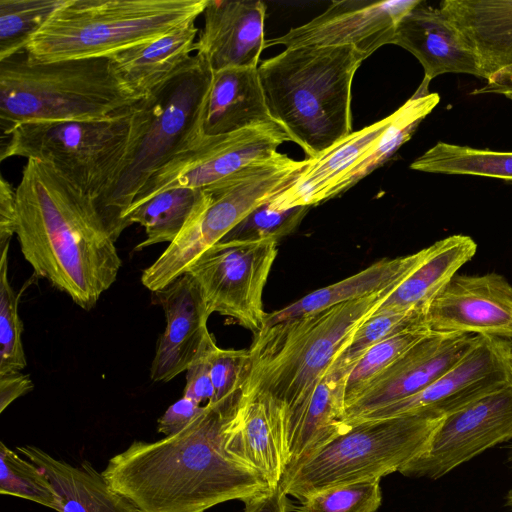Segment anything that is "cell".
I'll list each match as a JSON object with an SVG mask.
<instances>
[{
  "instance_id": "6da1fadb",
  "label": "cell",
  "mask_w": 512,
  "mask_h": 512,
  "mask_svg": "<svg viewBox=\"0 0 512 512\" xmlns=\"http://www.w3.org/2000/svg\"><path fill=\"white\" fill-rule=\"evenodd\" d=\"M243 396L208 404L175 434L154 442L134 441L108 461L103 476L140 512H204L266 492L267 481L225 448V426Z\"/></svg>"
},
{
  "instance_id": "7a4b0ae2",
  "label": "cell",
  "mask_w": 512,
  "mask_h": 512,
  "mask_svg": "<svg viewBox=\"0 0 512 512\" xmlns=\"http://www.w3.org/2000/svg\"><path fill=\"white\" fill-rule=\"evenodd\" d=\"M15 234L34 274L84 310L116 281L122 262L94 199L50 164L23 167Z\"/></svg>"
},
{
  "instance_id": "3957f363",
  "label": "cell",
  "mask_w": 512,
  "mask_h": 512,
  "mask_svg": "<svg viewBox=\"0 0 512 512\" xmlns=\"http://www.w3.org/2000/svg\"><path fill=\"white\" fill-rule=\"evenodd\" d=\"M364 59L351 45L304 46L286 48L258 66L272 119L307 159L352 133L351 86Z\"/></svg>"
},
{
  "instance_id": "277c9868",
  "label": "cell",
  "mask_w": 512,
  "mask_h": 512,
  "mask_svg": "<svg viewBox=\"0 0 512 512\" xmlns=\"http://www.w3.org/2000/svg\"><path fill=\"white\" fill-rule=\"evenodd\" d=\"M212 76L208 61L196 53L177 74L132 107L123 157L95 199L115 241L126 229L125 213L150 178L202 136Z\"/></svg>"
},
{
  "instance_id": "5b68a950",
  "label": "cell",
  "mask_w": 512,
  "mask_h": 512,
  "mask_svg": "<svg viewBox=\"0 0 512 512\" xmlns=\"http://www.w3.org/2000/svg\"><path fill=\"white\" fill-rule=\"evenodd\" d=\"M398 285L264 327L249 349L244 394L276 407L284 420L308 401L356 329Z\"/></svg>"
},
{
  "instance_id": "8992f818",
  "label": "cell",
  "mask_w": 512,
  "mask_h": 512,
  "mask_svg": "<svg viewBox=\"0 0 512 512\" xmlns=\"http://www.w3.org/2000/svg\"><path fill=\"white\" fill-rule=\"evenodd\" d=\"M143 98L120 77L111 57L38 62L23 52L0 61L3 135L29 122L108 119Z\"/></svg>"
},
{
  "instance_id": "52a82bcc",
  "label": "cell",
  "mask_w": 512,
  "mask_h": 512,
  "mask_svg": "<svg viewBox=\"0 0 512 512\" xmlns=\"http://www.w3.org/2000/svg\"><path fill=\"white\" fill-rule=\"evenodd\" d=\"M208 0H64L26 46L38 62L111 57L195 22Z\"/></svg>"
},
{
  "instance_id": "ba28073f",
  "label": "cell",
  "mask_w": 512,
  "mask_h": 512,
  "mask_svg": "<svg viewBox=\"0 0 512 512\" xmlns=\"http://www.w3.org/2000/svg\"><path fill=\"white\" fill-rule=\"evenodd\" d=\"M443 418L421 413L356 422L286 470L279 484L301 501L328 487L400 472L424 451Z\"/></svg>"
},
{
  "instance_id": "9c48e42d",
  "label": "cell",
  "mask_w": 512,
  "mask_h": 512,
  "mask_svg": "<svg viewBox=\"0 0 512 512\" xmlns=\"http://www.w3.org/2000/svg\"><path fill=\"white\" fill-rule=\"evenodd\" d=\"M132 107L104 120L18 125L2 136L6 142L0 159L24 157L50 164L95 201L125 152Z\"/></svg>"
},
{
  "instance_id": "30bf717a",
  "label": "cell",
  "mask_w": 512,
  "mask_h": 512,
  "mask_svg": "<svg viewBox=\"0 0 512 512\" xmlns=\"http://www.w3.org/2000/svg\"><path fill=\"white\" fill-rule=\"evenodd\" d=\"M277 256V240L220 241L203 252L188 273L210 314L234 319L257 336L265 326L263 290Z\"/></svg>"
},
{
  "instance_id": "8fae6325",
  "label": "cell",
  "mask_w": 512,
  "mask_h": 512,
  "mask_svg": "<svg viewBox=\"0 0 512 512\" xmlns=\"http://www.w3.org/2000/svg\"><path fill=\"white\" fill-rule=\"evenodd\" d=\"M307 163L276 152L204 188L209 200L175 239L177 253L194 262L254 209L290 186Z\"/></svg>"
},
{
  "instance_id": "7c38bea8",
  "label": "cell",
  "mask_w": 512,
  "mask_h": 512,
  "mask_svg": "<svg viewBox=\"0 0 512 512\" xmlns=\"http://www.w3.org/2000/svg\"><path fill=\"white\" fill-rule=\"evenodd\" d=\"M286 141L291 139L278 125L202 135L150 178L129 209L169 189L211 186L253 163L271 158Z\"/></svg>"
},
{
  "instance_id": "4fadbf2b",
  "label": "cell",
  "mask_w": 512,
  "mask_h": 512,
  "mask_svg": "<svg viewBox=\"0 0 512 512\" xmlns=\"http://www.w3.org/2000/svg\"><path fill=\"white\" fill-rule=\"evenodd\" d=\"M512 383V340L479 336L470 349L422 391L361 416L363 420L428 413L451 414Z\"/></svg>"
},
{
  "instance_id": "5bb4252c",
  "label": "cell",
  "mask_w": 512,
  "mask_h": 512,
  "mask_svg": "<svg viewBox=\"0 0 512 512\" xmlns=\"http://www.w3.org/2000/svg\"><path fill=\"white\" fill-rule=\"evenodd\" d=\"M512 438V383L442 419L426 448L399 473L436 480Z\"/></svg>"
},
{
  "instance_id": "9a60e30c",
  "label": "cell",
  "mask_w": 512,
  "mask_h": 512,
  "mask_svg": "<svg viewBox=\"0 0 512 512\" xmlns=\"http://www.w3.org/2000/svg\"><path fill=\"white\" fill-rule=\"evenodd\" d=\"M421 0L333 1L320 15L286 34L265 41L295 47L354 46L365 57L378 48L393 44L400 19Z\"/></svg>"
},
{
  "instance_id": "2e32d148",
  "label": "cell",
  "mask_w": 512,
  "mask_h": 512,
  "mask_svg": "<svg viewBox=\"0 0 512 512\" xmlns=\"http://www.w3.org/2000/svg\"><path fill=\"white\" fill-rule=\"evenodd\" d=\"M432 332L512 340V285L501 274L455 275L427 305Z\"/></svg>"
},
{
  "instance_id": "e0dca14e",
  "label": "cell",
  "mask_w": 512,
  "mask_h": 512,
  "mask_svg": "<svg viewBox=\"0 0 512 512\" xmlns=\"http://www.w3.org/2000/svg\"><path fill=\"white\" fill-rule=\"evenodd\" d=\"M478 337L430 332L346 407V424L422 391L452 367Z\"/></svg>"
},
{
  "instance_id": "ac0fdd59",
  "label": "cell",
  "mask_w": 512,
  "mask_h": 512,
  "mask_svg": "<svg viewBox=\"0 0 512 512\" xmlns=\"http://www.w3.org/2000/svg\"><path fill=\"white\" fill-rule=\"evenodd\" d=\"M152 295L153 302L164 311L166 325L156 346L150 378L168 382L186 371L212 337L207 327L211 314L200 287L188 272Z\"/></svg>"
},
{
  "instance_id": "d6986e66",
  "label": "cell",
  "mask_w": 512,
  "mask_h": 512,
  "mask_svg": "<svg viewBox=\"0 0 512 512\" xmlns=\"http://www.w3.org/2000/svg\"><path fill=\"white\" fill-rule=\"evenodd\" d=\"M195 44L213 71L258 68L265 48L266 5L260 0H208Z\"/></svg>"
},
{
  "instance_id": "ffe728a7",
  "label": "cell",
  "mask_w": 512,
  "mask_h": 512,
  "mask_svg": "<svg viewBox=\"0 0 512 512\" xmlns=\"http://www.w3.org/2000/svg\"><path fill=\"white\" fill-rule=\"evenodd\" d=\"M393 44L418 59L428 81L446 73L482 78L475 55L453 23L439 7L428 6L424 1L400 19Z\"/></svg>"
},
{
  "instance_id": "44dd1931",
  "label": "cell",
  "mask_w": 512,
  "mask_h": 512,
  "mask_svg": "<svg viewBox=\"0 0 512 512\" xmlns=\"http://www.w3.org/2000/svg\"><path fill=\"white\" fill-rule=\"evenodd\" d=\"M225 448L276 487L287 469L283 416L279 409L244 394L224 429Z\"/></svg>"
},
{
  "instance_id": "7402d4cb",
  "label": "cell",
  "mask_w": 512,
  "mask_h": 512,
  "mask_svg": "<svg viewBox=\"0 0 512 512\" xmlns=\"http://www.w3.org/2000/svg\"><path fill=\"white\" fill-rule=\"evenodd\" d=\"M349 372L332 364L311 397L284 422L287 469L301 463L346 431L345 384Z\"/></svg>"
},
{
  "instance_id": "603a6c76",
  "label": "cell",
  "mask_w": 512,
  "mask_h": 512,
  "mask_svg": "<svg viewBox=\"0 0 512 512\" xmlns=\"http://www.w3.org/2000/svg\"><path fill=\"white\" fill-rule=\"evenodd\" d=\"M439 8L475 55L483 79L512 67V0H444Z\"/></svg>"
},
{
  "instance_id": "cb8c5ba5",
  "label": "cell",
  "mask_w": 512,
  "mask_h": 512,
  "mask_svg": "<svg viewBox=\"0 0 512 512\" xmlns=\"http://www.w3.org/2000/svg\"><path fill=\"white\" fill-rule=\"evenodd\" d=\"M259 125L278 124L267 108L258 68L213 71L203 111L202 135H223Z\"/></svg>"
},
{
  "instance_id": "d4e9b609",
  "label": "cell",
  "mask_w": 512,
  "mask_h": 512,
  "mask_svg": "<svg viewBox=\"0 0 512 512\" xmlns=\"http://www.w3.org/2000/svg\"><path fill=\"white\" fill-rule=\"evenodd\" d=\"M391 120L392 114L352 132L318 157L308 159L291 185L269 200L270 205L289 209L324 202L329 188L376 143Z\"/></svg>"
},
{
  "instance_id": "484cf974",
  "label": "cell",
  "mask_w": 512,
  "mask_h": 512,
  "mask_svg": "<svg viewBox=\"0 0 512 512\" xmlns=\"http://www.w3.org/2000/svg\"><path fill=\"white\" fill-rule=\"evenodd\" d=\"M17 450L52 484L61 501L60 512H140L90 462L73 466L33 445L18 446Z\"/></svg>"
},
{
  "instance_id": "4316f807",
  "label": "cell",
  "mask_w": 512,
  "mask_h": 512,
  "mask_svg": "<svg viewBox=\"0 0 512 512\" xmlns=\"http://www.w3.org/2000/svg\"><path fill=\"white\" fill-rule=\"evenodd\" d=\"M429 252L430 246L409 255L379 260L352 276L315 290L285 308L267 314L264 327L361 299L398 285L426 259Z\"/></svg>"
},
{
  "instance_id": "83f0119b",
  "label": "cell",
  "mask_w": 512,
  "mask_h": 512,
  "mask_svg": "<svg viewBox=\"0 0 512 512\" xmlns=\"http://www.w3.org/2000/svg\"><path fill=\"white\" fill-rule=\"evenodd\" d=\"M199 29L195 22L177 28L155 40L111 56L124 82L146 97L177 74L192 58Z\"/></svg>"
},
{
  "instance_id": "f1b7e54d",
  "label": "cell",
  "mask_w": 512,
  "mask_h": 512,
  "mask_svg": "<svg viewBox=\"0 0 512 512\" xmlns=\"http://www.w3.org/2000/svg\"><path fill=\"white\" fill-rule=\"evenodd\" d=\"M477 244L468 235L455 234L430 245L426 259L407 276L375 312H424L427 305L469 262Z\"/></svg>"
},
{
  "instance_id": "f546056e",
  "label": "cell",
  "mask_w": 512,
  "mask_h": 512,
  "mask_svg": "<svg viewBox=\"0 0 512 512\" xmlns=\"http://www.w3.org/2000/svg\"><path fill=\"white\" fill-rule=\"evenodd\" d=\"M430 81L423 79L417 91L398 110L376 143L327 191L325 201L351 188L372 171L382 166L407 142L420 122L440 101L438 93L428 91Z\"/></svg>"
},
{
  "instance_id": "4dcf8cb0",
  "label": "cell",
  "mask_w": 512,
  "mask_h": 512,
  "mask_svg": "<svg viewBox=\"0 0 512 512\" xmlns=\"http://www.w3.org/2000/svg\"><path fill=\"white\" fill-rule=\"evenodd\" d=\"M208 199L205 189L173 188L129 209L124 216L126 228L137 223L146 234L145 240L134 250L141 251L158 243H172Z\"/></svg>"
},
{
  "instance_id": "1f68e13d",
  "label": "cell",
  "mask_w": 512,
  "mask_h": 512,
  "mask_svg": "<svg viewBox=\"0 0 512 512\" xmlns=\"http://www.w3.org/2000/svg\"><path fill=\"white\" fill-rule=\"evenodd\" d=\"M410 168L427 173L497 178L512 185V151L478 149L439 141L416 158Z\"/></svg>"
},
{
  "instance_id": "d6a6232c",
  "label": "cell",
  "mask_w": 512,
  "mask_h": 512,
  "mask_svg": "<svg viewBox=\"0 0 512 512\" xmlns=\"http://www.w3.org/2000/svg\"><path fill=\"white\" fill-rule=\"evenodd\" d=\"M430 331L424 324L399 331L371 347L355 364L345 384V404H351L376 379Z\"/></svg>"
},
{
  "instance_id": "836d02e7",
  "label": "cell",
  "mask_w": 512,
  "mask_h": 512,
  "mask_svg": "<svg viewBox=\"0 0 512 512\" xmlns=\"http://www.w3.org/2000/svg\"><path fill=\"white\" fill-rule=\"evenodd\" d=\"M64 0H0V61L23 53Z\"/></svg>"
},
{
  "instance_id": "e575fe53",
  "label": "cell",
  "mask_w": 512,
  "mask_h": 512,
  "mask_svg": "<svg viewBox=\"0 0 512 512\" xmlns=\"http://www.w3.org/2000/svg\"><path fill=\"white\" fill-rule=\"evenodd\" d=\"M0 493L61 511L60 498L44 473L0 443Z\"/></svg>"
},
{
  "instance_id": "d590c367",
  "label": "cell",
  "mask_w": 512,
  "mask_h": 512,
  "mask_svg": "<svg viewBox=\"0 0 512 512\" xmlns=\"http://www.w3.org/2000/svg\"><path fill=\"white\" fill-rule=\"evenodd\" d=\"M419 324L424 322L423 313L418 310L374 312L356 329L332 365L350 373L371 347L399 331Z\"/></svg>"
},
{
  "instance_id": "8d00e7d4",
  "label": "cell",
  "mask_w": 512,
  "mask_h": 512,
  "mask_svg": "<svg viewBox=\"0 0 512 512\" xmlns=\"http://www.w3.org/2000/svg\"><path fill=\"white\" fill-rule=\"evenodd\" d=\"M8 249H3L0 256V374L21 371L27 364L19 298L8 278Z\"/></svg>"
},
{
  "instance_id": "74e56055",
  "label": "cell",
  "mask_w": 512,
  "mask_h": 512,
  "mask_svg": "<svg viewBox=\"0 0 512 512\" xmlns=\"http://www.w3.org/2000/svg\"><path fill=\"white\" fill-rule=\"evenodd\" d=\"M382 502L380 479L336 485L317 491L296 512H376Z\"/></svg>"
},
{
  "instance_id": "f35d334b",
  "label": "cell",
  "mask_w": 512,
  "mask_h": 512,
  "mask_svg": "<svg viewBox=\"0 0 512 512\" xmlns=\"http://www.w3.org/2000/svg\"><path fill=\"white\" fill-rule=\"evenodd\" d=\"M308 210L309 206L277 209L267 201L249 213L221 241L278 240L292 233Z\"/></svg>"
},
{
  "instance_id": "ab89813d",
  "label": "cell",
  "mask_w": 512,
  "mask_h": 512,
  "mask_svg": "<svg viewBox=\"0 0 512 512\" xmlns=\"http://www.w3.org/2000/svg\"><path fill=\"white\" fill-rule=\"evenodd\" d=\"M250 364L249 350L214 347L210 354V374L215 391L213 404L244 392Z\"/></svg>"
},
{
  "instance_id": "60d3db41",
  "label": "cell",
  "mask_w": 512,
  "mask_h": 512,
  "mask_svg": "<svg viewBox=\"0 0 512 512\" xmlns=\"http://www.w3.org/2000/svg\"><path fill=\"white\" fill-rule=\"evenodd\" d=\"M215 346L216 342L212 336L185 371L186 385L183 396L202 406L214 403L215 391L210 374V354Z\"/></svg>"
},
{
  "instance_id": "b9f144b4",
  "label": "cell",
  "mask_w": 512,
  "mask_h": 512,
  "mask_svg": "<svg viewBox=\"0 0 512 512\" xmlns=\"http://www.w3.org/2000/svg\"><path fill=\"white\" fill-rule=\"evenodd\" d=\"M206 406L199 405L183 396L170 405L158 419V432L169 436L181 431L200 415Z\"/></svg>"
},
{
  "instance_id": "7bdbcfd3",
  "label": "cell",
  "mask_w": 512,
  "mask_h": 512,
  "mask_svg": "<svg viewBox=\"0 0 512 512\" xmlns=\"http://www.w3.org/2000/svg\"><path fill=\"white\" fill-rule=\"evenodd\" d=\"M16 226V189L3 176L0 179V252L9 247Z\"/></svg>"
},
{
  "instance_id": "ee69618b",
  "label": "cell",
  "mask_w": 512,
  "mask_h": 512,
  "mask_svg": "<svg viewBox=\"0 0 512 512\" xmlns=\"http://www.w3.org/2000/svg\"><path fill=\"white\" fill-rule=\"evenodd\" d=\"M29 375L21 371L0 374V412L2 413L17 398L33 390Z\"/></svg>"
},
{
  "instance_id": "f6af8a7d",
  "label": "cell",
  "mask_w": 512,
  "mask_h": 512,
  "mask_svg": "<svg viewBox=\"0 0 512 512\" xmlns=\"http://www.w3.org/2000/svg\"><path fill=\"white\" fill-rule=\"evenodd\" d=\"M243 512H288L287 494L280 484L244 502Z\"/></svg>"
},
{
  "instance_id": "bcb514c9",
  "label": "cell",
  "mask_w": 512,
  "mask_h": 512,
  "mask_svg": "<svg viewBox=\"0 0 512 512\" xmlns=\"http://www.w3.org/2000/svg\"><path fill=\"white\" fill-rule=\"evenodd\" d=\"M472 94H497L512 101V67L503 69L487 80V84Z\"/></svg>"
},
{
  "instance_id": "7dc6e473",
  "label": "cell",
  "mask_w": 512,
  "mask_h": 512,
  "mask_svg": "<svg viewBox=\"0 0 512 512\" xmlns=\"http://www.w3.org/2000/svg\"><path fill=\"white\" fill-rule=\"evenodd\" d=\"M506 505L511 509L512 511V488L508 491L506 495Z\"/></svg>"
}]
</instances>
